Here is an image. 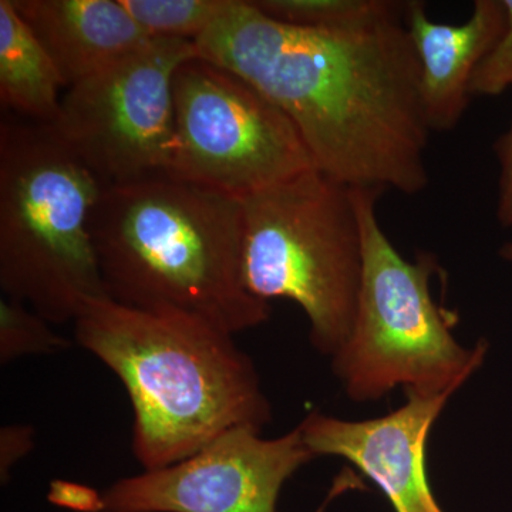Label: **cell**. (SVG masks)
<instances>
[{"label":"cell","mask_w":512,"mask_h":512,"mask_svg":"<svg viewBox=\"0 0 512 512\" xmlns=\"http://www.w3.org/2000/svg\"><path fill=\"white\" fill-rule=\"evenodd\" d=\"M404 13L306 29L232 0L194 43L284 111L320 173L349 188L416 195L429 185L431 130Z\"/></svg>","instance_id":"obj_1"},{"label":"cell","mask_w":512,"mask_h":512,"mask_svg":"<svg viewBox=\"0 0 512 512\" xmlns=\"http://www.w3.org/2000/svg\"><path fill=\"white\" fill-rule=\"evenodd\" d=\"M90 231L111 301L194 316L232 335L271 318V305L245 285L238 198L171 175L111 185Z\"/></svg>","instance_id":"obj_3"},{"label":"cell","mask_w":512,"mask_h":512,"mask_svg":"<svg viewBox=\"0 0 512 512\" xmlns=\"http://www.w3.org/2000/svg\"><path fill=\"white\" fill-rule=\"evenodd\" d=\"M407 30L420 64V96L431 131H451L470 101V82L478 64L507 25L504 0H477L463 25L433 22L426 5L407 2Z\"/></svg>","instance_id":"obj_11"},{"label":"cell","mask_w":512,"mask_h":512,"mask_svg":"<svg viewBox=\"0 0 512 512\" xmlns=\"http://www.w3.org/2000/svg\"><path fill=\"white\" fill-rule=\"evenodd\" d=\"M495 156L500 163L498 178L497 220L504 228L512 227V124L494 144Z\"/></svg>","instance_id":"obj_20"},{"label":"cell","mask_w":512,"mask_h":512,"mask_svg":"<svg viewBox=\"0 0 512 512\" xmlns=\"http://www.w3.org/2000/svg\"><path fill=\"white\" fill-rule=\"evenodd\" d=\"M150 37L195 40L227 12L232 0H121Z\"/></svg>","instance_id":"obj_15"},{"label":"cell","mask_w":512,"mask_h":512,"mask_svg":"<svg viewBox=\"0 0 512 512\" xmlns=\"http://www.w3.org/2000/svg\"><path fill=\"white\" fill-rule=\"evenodd\" d=\"M77 345L109 367L133 409L131 450L144 470L178 463L235 427L272 420L261 377L225 332L194 316L96 299L74 320Z\"/></svg>","instance_id":"obj_2"},{"label":"cell","mask_w":512,"mask_h":512,"mask_svg":"<svg viewBox=\"0 0 512 512\" xmlns=\"http://www.w3.org/2000/svg\"><path fill=\"white\" fill-rule=\"evenodd\" d=\"M507 25L471 77L470 96H500L512 86V0H504Z\"/></svg>","instance_id":"obj_17"},{"label":"cell","mask_w":512,"mask_h":512,"mask_svg":"<svg viewBox=\"0 0 512 512\" xmlns=\"http://www.w3.org/2000/svg\"><path fill=\"white\" fill-rule=\"evenodd\" d=\"M259 12L285 25L336 30L396 15L407 2L393 0H251Z\"/></svg>","instance_id":"obj_14"},{"label":"cell","mask_w":512,"mask_h":512,"mask_svg":"<svg viewBox=\"0 0 512 512\" xmlns=\"http://www.w3.org/2000/svg\"><path fill=\"white\" fill-rule=\"evenodd\" d=\"M313 168L292 121L251 84L201 56L181 64L168 175L245 200Z\"/></svg>","instance_id":"obj_7"},{"label":"cell","mask_w":512,"mask_h":512,"mask_svg":"<svg viewBox=\"0 0 512 512\" xmlns=\"http://www.w3.org/2000/svg\"><path fill=\"white\" fill-rule=\"evenodd\" d=\"M66 90L55 63L20 18L13 0H0V101L22 119L55 124Z\"/></svg>","instance_id":"obj_13"},{"label":"cell","mask_w":512,"mask_h":512,"mask_svg":"<svg viewBox=\"0 0 512 512\" xmlns=\"http://www.w3.org/2000/svg\"><path fill=\"white\" fill-rule=\"evenodd\" d=\"M198 56L192 40L151 37L130 56L69 87L52 126L104 187L168 175L175 74Z\"/></svg>","instance_id":"obj_8"},{"label":"cell","mask_w":512,"mask_h":512,"mask_svg":"<svg viewBox=\"0 0 512 512\" xmlns=\"http://www.w3.org/2000/svg\"><path fill=\"white\" fill-rule=\"evenodd\" d=\"M59 70L66 90L151 39L121 0H13Z\"/></svg>","instance_id":"obj_12"},{"label":"cell","mask_w":512,"mask_h":512,"mask_svg":"<svg viewBox=\"0 0 512 512\" xmlns=\"http://www.w3.org/2000/svg\"><path fill=\"white\" fill-rule=\"evenodd\" d=\"M52 124L0 123V288L53 325L107 298L90 221L104 190Z\"/></svg>","instance_id":"obj_4"},{"label":"cell","mask_w":512,"mask_h":512,"mask_svg":"<svg viewBox=\"0 0 512 512\" xmlns=\"http://www.w3.org/2000/svg\"><path fill=\"white\" fill-rule=\"evenodd\" d=\"M363 237V279L355 325L332 357L333 373L349 399L372 402L396 387L431 397L456 393L484 363L487 340L466 349L453 328L456 313L441 308L431 292L441 268L436 256L407 261L380 227L382 192L352 188Z\"/></svg>","instance_id":"obj_5"},{"label":"cell","mask_w":512,"mask_h":512,"mask_svg":"<svg viewBox=\"0 0 512 512\" xmlns=\"http://www.w3.org/2000/svg\"><path fill=\"white\" fill-rule=\"evenodd\" d=\"M47 500L74 512H104L103 494L89 485L56 480L50 484Z\"/></svg>","instance_id":"obj_19"},{"label":"cell","mask_w":512,"mask_h":512,"mask_svg":"<svg viewBox=\"0 0 512 512\" xmlns=\"http://www.w3.org/2000/svg\"><path fill=\"white\" fill-rule=\"evenodd\" d=\"M261 431L235 427L178 463L121 478L104 512H276L286 481L316 457L299 427L276 439Z\"/></svg>","instance_id":"obj_9"},{"label":"cell","mask_w":512,"mask_h":512,"mask_svg":"<svg viewBox=\"0 0 512 512\" xmlns=\"http://www.w3.org/2000/svg\"><path fill=\"white\" fill-rule=\"evenodd\" d=\"M248 291L308 316L313 348L333 357L355 325L363 237L352 188L318 168L242 200Z\"/></svg>","instance_id":"obj_6"},{"label":"cell","mask_w":512,"mask_h":512,"mask_svg":"<svg viewBox=\"0 0 512 512\" xmlns=\"http://www.w3.org/2000/svg\"><path fill=\"white\" fill-rule=\"evenodd\" d=\"M36 431L28 424H8L0 430V478L8 483L13 467L35 447Z\"/></svg>","instance_id":"obj_18"},{"label":"cell","mask_w":512,"mask_h":512,"mask_svg":"<svg viewBox=\"0 0 512 512\" xmlns=\"http://www.w3.org/2000/svg\"><path fill=\"white\" fill-rule=\"evenodd\" d=\"M501 258L505 259V261L512 262V242H507L500 249Z\"/></svg>","instance_id":"obj_21"},{"label":"cell","mask_w":512,"mask_h":512,"mask_svg":"<svg viewBox=\"0 0 512 512\" xmlns=\"http://www.w3.org/2000/svg\"><path fill=\"white\" fill-rule=\"evenodd\" d=\"M454 393L421 397L377 419L348 421L313 412L299 424L313 456L345 458L373 481L396 512H444L431 491L427 443Z\"/></svg>","instance_id":"obj_10"},{"label":"cell","mask_w":512,"mask_h":512,"mask_svg":"<svg viewBox=\"0 0 512 512\" xmlns=\"http://www.w3.org/2000/svg\"><path fill=\"white\" fill-rule=\"evenodd\" d=\"M70 342L57 333L53 323L25 303L0 299V363L9 365L20 357L53 355L69 349Z\"/></svg>","instance_id":"obj_16"}]
</instances>
